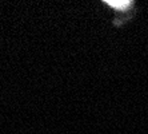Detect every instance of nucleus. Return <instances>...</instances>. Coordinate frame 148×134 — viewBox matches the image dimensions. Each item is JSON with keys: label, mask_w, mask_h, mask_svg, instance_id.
I'll list each match as a JSON object with an SVG mask.
<instances>
[{"label": "nucleus", "mask_w": 148, "mask_h": 134, "mask_svg": "<svg viewBox=\"0 0 148 134\" xmlns=\"http://www.w3.org/2000/svg\"><path fill=\"white\" fill-rule=\"evenodd\" d=\"M106 4H108L110 7L115 8L117 11H125L131 7L132 1H127V0H114V1L112 0H107Z\"/></svg>", "instance_id": "f257e3e1"}]
</instances>
